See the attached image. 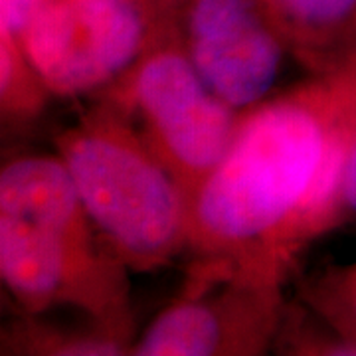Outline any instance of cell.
Wrapping results in <instances>:
<instances>
[{"label":"cell","mask_w":356,"mask_h":356,"mask_svg":"<svg viewBox=\"0 0 356 356\" xmlns=\"http://www.w3.org/2000/svg\"><path fill=\"white\" fill-rule=\"evenodd\" d=\"M356 131V62L243 111L226 156L191 208L188 280L252 273L285 283L327 236Z\"/></svg>","instance_id":"obj_1"},{"label":"cell","mask_w":356,"mask_h":356,"mask_svg":"<svg viewBox=\"0 0 356 356\" xmlns=\"http://www.w3.org/2000/svg\"><path fill=\"white\" fill-rule=\"evenodd\" d=\"M291 58L309 74L356 62V0H259Z\"/></svg>","instance_id":"obj_8"},{"label":"cell","mask_w":356,"mask_h":356,"mask_svg":"<svg viewBox=\"0 0 356 356\" xmlns=\"http://www.w3.org/2000/svg\"><path fill=\"white\" fill-rule=\"evenodd\" d=\"M350 226H356V131L344 156L343 170L329 208L327 234Z\"/></svg>","instance_id":"obj_13"},{"label":"cell","mask_w":356,"mask_h":356,"mask_svg":"<svg viewBox=\"0 0 356 356\" xmlns=\"http://www.w3.org/2000/svg\"><path fill=\"white\" fill-rule=\"evenodd\" d=\"M297 299L356 343V259L307 275L297 287Z\"/></svg>","instance_id":"obj_12"},{"label":"cell","mask_w":356,"mask_h":356,"mask_svg":"<svg viewBox=\"0 0 356 356\" xmlns=\"http://www.w3.org/2000/svg\"><path fill=\"white\" fill-rule=\"evenodd\" d=\"M97 99L127 115L186 194L191 208L242 121V111L220 99L194 70L172 14L137 65Z\"/></svg>","instance_id":"obj_4"},{"label":"cell","mask_w":356,"mask_h":356,"mask_svg":"<svg viewBox=\"0 0 356 356\" xmlns=\"http://www.w3.org/2000/svg\"><path fill=\"white\" fill-rule=\"evenodd\" d=\"M129 271L93 226L58 154L2 165L0 277L20 313L72 309L137 337Z\"/></svg>","instance_id":"obj_2"},{"label":"cell","mask_w":356,"mask_h":356,"mask_svg":"<svg viewBox=\"0 0 356 356\" xmlns=\"http://www.w3.org/2000/svg\"><path fill=\"white\" fill-rule=\"evenodd\" d=\"M182 50L204 83L236 111L271 97L291 54L259 0H180Z\"/></svg>","instance_id":"obj_7"},{"label":"cell","mask_w":356,"mask_h":356,"mask_svg":"<svg viewBox=\"0 0 356 356\" xmlns=\"http://www.w3.org/2000/svg\"><path fill=\"white\" fill-rule=\"evenodd\" d=\"M273 353L287 356H356V343L297 299L285 301Z\"/></svg>","instance_id":"obj_11"},{"label":"cell","mask_w":356,"mask_h":356,"mask_svg":"<svg viewBox=\"0 0 356 356\" xmlns=\"http://www.w3.org/2000/svg\"><path fill=\"white\" fill-rule=\"evenodd\" d=\"M135 334L117 331L95 318L81 325L58 323L44 315L20 313L2 327L0 355L8 356H123Z\"/></svg>","instance_id":"obj_9"},{"label":"cell","mask_w":356,"mask_h":356,"mask_svg":"<svg viewBox=\"0 0 356 356\" xmlns=\"http://www.w3.org/2000/svg\"><path fill=\"white\" fill-rule=\"evenodd\" d=\"M50 0H0V30L20 38L26 26Z\"/></svg>","instance_id":"obj_14"},{"label":"cell","mask_w":356,"mask_h":356,"mask_svg":"<svg viewBox=\"0 0 356 356\" xmlns=\"http://www.w3.org/2000/svg\"><path fill=\"white\" fill-rule=\"evenodd\" d=\"M83 208L113 254L153 273L191 250V202L117 107L99 102L56 135Z\"/></svg>","instance_id":"obj_3"},{"label":"cell","mask_w":356,"mask_h":356,"mask_svg":"<svg viewBox=\"0 0 356 356\" xmlns=\"http://www.w3.org/2000/svg\"><path fill=\"white\" fill-rule=\"evenodd\" d=\"M159 4H161V8L165 10V13L172 14V10L177 8V4L180 2V0H156Z\"/></svg>","instance_id":"obj_15"},{"label":"cell","mask_w":356,"mask_h":356,"mask_svg":"<svg viewBox=\"0 0 356 356\" xmlns=\"http://www.w3.org/2000/svg\"><path fill=\"white\" fill-rule=\"evenodd\" d=\"M281 281L252 273L188 280L137 334L133 356H261L273 353L285 297Z\"/></svg>","instance_id":"obj_6"},{"label":"cell","mask_w":356,"mask_h":356,"mask_svg":"<svg viewBox=\"0 0 356 356\" xmlns=\"http://www.w3.org/2000/svg\"><path fill=\"white\" fill-rule=\"evenodd\" d=\"M156 0H50L20 34L54 97H102L163 34Z\"/></svg>","instance_id":"obj_5"},{"label":"cell","mask_w":356,"mask_h":356,"mask_svg":"<svg viewBox=\"0 0 356 356\" xmlns=\"http://www.w3.org/2000/svg\"><path fill=\"white\" fill-rule=\"evenodd\" d=\"M54 93L28 60L20 40L0 30V111L4 125L38 119Z\"/></svg>","instance_id":"obj_10"}]
</instances>
